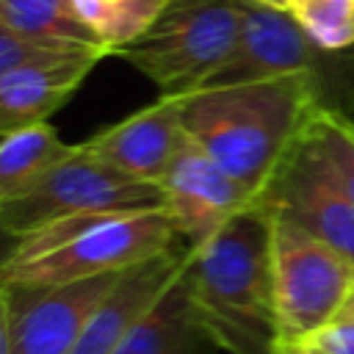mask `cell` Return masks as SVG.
Returning <instances> with one entry per match:
<instances>
[{"label":"cell","instance_id":"24","mask_svg":"<svg viewBox=\"0 0 354 354\" xmlns=\"http://www.w3.org/2000/svg\"><path fill=\"white\" fill-rule=\"evenodd\" d=\"M337 315H340V318H354V293L343 301V307H340V313H337ZM337 315H335V318H337Z\"/></svg>","mask_w":354,"mask_h":354},{"label":"cell","instance_id":"9","mask_svg":"<svg viewBox=\"0 0 354 354\" xmlns=\"http://www.w3.org/2000/svg\"><path fill=\"white\" fill-rule=\"evenodd\" d=\"M119 274L55 288H3L11 310V354H69Z\"/></svg>","mask_w":354,"mask_h":354},{"label":"cell","instance_id":"19","mask_svg":"<svg viewBox=\"0 0 354 354\" xmlns=\"http://www.w3.org/2000/svg\"><path fill=\"white\" fill-rule=\"evenodd\" d=\"M307 138L324 158L332 177L354 202V124L329 108H321L307 127Z\"/></svg>","mask_w":354,"mask_h":354},{"label":"cell","instance_id":"16","mask_svg":"<svg viewBox=\"0 0 354 354\" xmlns=\"http://www.w3.org/2000/svg\"><path fill=\"white\" fill-rule=\"evenodd\" d=\"M75 144H64L44 122L0 138V207L30 191L58 160L69 158Z\"/></svg>","mask_w":354,"mask_h":354},{"label":"cell","instance_id":"21","mask_svg":"<svg viewBox=\"0 0 354 354\" xmlns=\"http://www.w3.org/2000/svg\"><path fill=\"white\" fill-rule=\"evenodd\" d=\"M301 343H310V346L321 348L324 354H354V318L337 315Z\"/></svg>","mask_w":354,"mask_h":354},{"label":"cell","instance_id":"5","mask_svg":"<svg viewBox=\"0 0 354 354\" xmlns=\"http://www.w3.org/2000/svg\"><path fill=\"white\" fill-rule=\"evenodd\" d=\"M163 207L160 185L122 174L80 144L58 160L30 191L0 207V232L25 238L53 221Z\"/></svg>","mask_w":354,"mask_h":354},{"label":"cell","instance_id":"14","mask_svg":"<svg viewBox=\"0 0 354 354\" xmlns=\"http://www.w3.org/2000/svg\"><path fill=\"white\" fill-rule=\"evenodd\" d=\"M213 346V337L196 318L180 271L163 296L124 335L116 354H210Z\"/></svg>","mask_w":354,"mask_h":354},{"label":"cell","instance_id":"13","mask_svg":"<svg viewBox=\"0 0 354 354\" xmlns=\"http://www.w3.org/2000/svg\"><path fill=\"white\" fill-rule=\"evenodd\" d=\"M102 53H66L25 64L0 80V138L44 124L83 83Z\"/></svg>","mask_w":354,"mask_h":354},{"label":"cell","instance_id":"1","mask_svg":"<svg viewBox=\"0 0 354 354\" xmlns=\"http://www.w3.org/2000/svg\"><path fill=\"white\" fill-rule=\"evenodd\" d=\"M321 108L315 72H299L185 94L183 130L260 202Z\"/></svg>","mask_w":354,"mask_h":354},{"label":"cell","instance_id":"28","mask_svg":"<svg viewBox=\"0 0 354 354\" xmlns=\"http://www.w3.org/2000/svg\"><path fill=\"white\" fill-rule=\"evenodd\" d=\"M166 3H169V0H166Z\"/></svg>","mask_w":354,"mask_h":354},{"label":"cell","instance_id":"4","mask_svg":"<svg viewBox=\"0 0 354 354\" xmlns=\"http://www.w3.org/2000/svg\"><path fill=\"white\" fill-rule=\"evenodd\" d=\"M243 0H169L149 30L119 55L147 75L160 97L199 91L232 53Z\"/></svg>","mask_w":354,"mask_h":354},{"label":"cell","instance_id":"22","mask_svg":"<svg viewBox=\"0 0 354 354\" xmlns=\"http://www.w3.org/2000/svg\"><path fill=\"white\" fill-rule=\"evenodd\" d=\"M0 354H11V310L3 288H0Z\"/></svg>","mask_w":354,"mask_h":354},{"label":"cell","instance_id":"25","mask_svg":"<svg viewBox=\"0 0 354 354\" xmlns=\"http://www.w3.org/2000/svg\"><path fill=\"white\" fill-rule=\"evenodd\" d=\"M277 354H304V348H301V343H282L277 348Z\"/></svg>","mask_w":354,"mask_h":354},{"label":"cell","instance_id":"11","mask_svg":"<svg viewBox=\"0 0 354 354\" xmlns=\"http://www.w3.org/2000/svg\"><path fill=\"white\" fill-rule=\"evenodd\" d=\"M183 138V97H160L158 102L91 136L80 147L122 174L158 185Z\"/></svg>","mask_w":354,"mask_h":354},{"label":"cell","instance_id":"26","mask_svg":"<svg viewBox=\"0 0 354 354\" xmlns=\"http://www.w3.org/2000/svg\"><path fill=\"white\" fill-rule=\"evenodd\" d=\"M301 348H304V354H324L321 348H315V346H310V343H301Z\"/></svg>","mask_w":354,"mask_h":354},{"label":"cell","instance_id":"17","mask_svg":"<svg viewBox=\"0 0 354 354\" xmlns=\"http://www.w3.org/2000/svg\"><path fill=\"white\" fill-rule=\"evenodd\" d=\"M72 3L108 55L111 53L119 55L124 47L141 39L166 8V0H72Z\"/></svg>","mask_w":354,"mask_h":354},{"label":"cell","instance_id":"7","mask_svg":"<svg viewBox=\"0 0 354 354\" xmlns=\"http://www.w3.org/2000/svg\"><path fill=\"white\" fill-rule=\"evenodd\" d=\"M158 185L163 194V207L188 249L205 243L232 216L257 202L224 166H218L188 136L183 138L171 166Z\"/></svg>","mask_w":354,"mask_h":354},{"label":"cell","instance_id":"23","mask_svg":"<svg viewBox=\"0 0 354 354\" xmlns=\"http://www.w3.org/2000/svg\"><path fill=\"white\" fill-rule=\"evenodd\" d=\"M260 6H268V8H277V11H290L293 0H254Z\"/></svg>","mask_w":354,"mask_h":354},{"label":"cell","instance_id":"10","mask_svg":"<svg viewBox=\"0 0 354 354\" xmlns=\"http://www.w3.org/2000/svg\"><path fill=\"white\" fill-rule=\"evenodd\" d=\"M315 44L299 28L290 11H277L254 0H243V22L227 61L207 77L202 88L260 83L299 72H315Z\"/></svg>","mask_w":354,"mask_h":354},{"label":"cell","instance_id":"27","mask_svg":"<svg viewBox=\"0 0 354 354\" xmlns=\"http://www.w3.org/2000/svg\"><path fill=\"white\" fill-rule=\"evenodd\" d=\"M351 293H354V290H351Z\"/></svg>","mask_w":354,"mask_h":354},{"label":"cell","instance_id":"6","mask_svg":"<svg viewBox=\"0 0 354 354\" xmlns=\"http://www.w3.org/2000/svg\"><path fill=\"white\" fill-rule=\"evenodd\" d=\"M268 213L279 335L282 343H301L340 313L354 290V266L288 213Z\"/></svg>","mask_w":354,"mask_h":354},{"label":"cell","instance_id":"2","mask_svg":"<svg viewBox=\"0 0 354 354\" xmlns=\"http://www.w3.org/2000/svg\"><path fill=\"white\" fill-rule=\"evenodd\" d=\"M183 279L216 346L232 354H277L282 335L274 301L271 213L263 202L188 249Z\"/></svg>","mask_w":354,"mask_h":354},{"label":"cell","instance_id":"12","mask_svg":"<svg viewBox=\"0 0 354 354\" xmlns=\"http://www.w3.org/2000/svg\"><path fill=\"white\" fill-rule=\"evenodd\" d=\"M185 257H188V249L180 246L124 268L116 277L108 296L91 313L88 324L83 326L69 354H116L124 335L180 277Z\"/></svg>","mask_w":354,"mask_h":354},{"label":"cell","instance_id":"18","mask_svg":"<svg viewBox=\"0 0 354 354\" xmlns=\"http://www.w3.org/2000/svg\"><path fill=\"white\" fill-rule=\"evenodd\" d=\"M290 14L307 39L324 53L354 44V0H296Z\"/></svg>","mask_w":354,"mask_h":354},{"label":"cell","instance_id":"8","mask_svg":"<svg viewBox=\"0 0 354 354\" xmlns=\"http://www.w3.org/2000/svg\"><path fill=\"white\" fill-rule=\"evenodd\" d=\"M260 202L288 213L354 266V202L332 177L307 133Z\"/></svg>","mask_w":354,"mask_h":354},{"label":"cell","instance_id":"15","mask_svg":"<svg viewBox=\"0 0 354 354\" xmlns=\"http://www.w3.org/2000/svg\"><path fill=\"white\" fill-rule=\"evenodd\" d=\"M0 22L55 50L108 55L72 0H0Z\"/></svg>","mask_w":354,"mask_h":354},{"label":"cell","instance_id":"20","mask_svg":"<svg viewBox=\"0 0 354 354\" xmlns=\"http://www.w3.org/2000/svg\"><path fill=\"white\" fill-rule=\"evenodd\" d=\"M66 53L69 50L47 47L41 41H33V39L11 30L6 22H0V80H6L8 75H14L25 64H33V61H41V58L66 55Z\"/></svg>","mask_w":354,"mask_h":354},{"label":"cell","instance_id":"3","mask_svg":"<svg viewBox=\"0 0 354 354\" xmlns=\"http://www.w3.org/2000/svg\"><path fill=\"white\" fill-rule=\"evenodd\" d=\"M180 246L166 207L75 216L19 238L0 260V288H55L119 274Z\"/></svg>","mask_w":354,"mask_h":354}]
</instances>
